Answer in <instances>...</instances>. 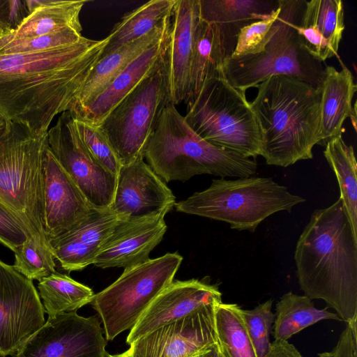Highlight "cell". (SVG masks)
<instances>
[{"label": "cell", "instance_id": "cell-1", "mask_svg": "<svg viewBox=\"0 0 357 357\" xmlns=\"http://www.w3.org/2000/svg\"><path fill=\"white\" fill-rule=\"evenodd\" d=\"M107 42L84 37L47 51L0 56V114L47 132L56 115L70 110Z\"/></svg>", "mask_w": 357, "mask_h": 357}, {"label": "cell", "instance_id": "cell-2", "mask_svg": "<svg viewBox=\"0 0 357 357\" xmlns=\"http://www.w3.org/2000/svg\"><path fill=\"white\" fill-rule=\"evenodd\" d=\"M294 259L305 296L326 301L347 324L357 321V234L340 197L312 213Z\"/></svg>", "mask_w": 357, "mask_h": 357}, {"label": "cell", "instance_id": "cell-3", "mask_svg": "<svg viewBox=\"0 0 357 357\" xmlns=\"http://www.w3.org/2000/svg\"><path fill=\"white\" fill-rule=\"evenodd\" d=\"M250 102L261 127V155L270 165L287 167L313 158L319 141L321 88L285 75L256 86Z\"/></svg>", "mask_w": 357, "mask_h": 357}, {"label": "cell", "instance_id": "cell-4", "mask_svg": "<svg viewBox=\"0 0 357 357\" xmlns=\"http://www.w3.org/2000/svg\"><path fill=\"white\" fill-rule=\"evenodd\" d=\"M144 157L167 183L184 182L205 174L220 178L250 177L257 168L255 160L213 145L197 135L171 102L164 108Z\"/></svg>", "mask_w": 357, "mask_h": 357}, {"label": "cell", "instance_id": "cell-5", "mask_svg": "<svg viewBox=\"0 0 357 357\" xmlns=\"http://www.w3.org/2000/svg\"><path fill=\"white\" fill-rule=\"evenodd\" d=\"M47 132L38 133L6 121L0 136V204L31 236L48 243L44 231V165Z\"/></svg>", "mask_w": 357, "mask_h": 357}, {"label": "cell", "instance_id": "cell-6", "mask_svg": "<svg viewBox=\"0 0 357 357\" xmlns=\"http://www.w3.org/2000/svg\"><path fill=\"white\" fill-rule=\"evenodd\" d=\"M186 102L184 119L200 137L245 157L261 155L262 132L259 121L245 93L229 83L222 68Z\"/></svg>", "mask_w": 357, "mask_h": 357}, {"label": "cell", "instance_id": "cell-7", "mask_svg": "<svg viewBox=\"0 0 357 357\" xmlns=\"http://www.w3.org/2000/svg\"><path fill=\"white\" fill-rule=\"evenodd\" d=\"M305 201L271 178L243 177L213 179L204 190L176 202V211L225 222L239 231L254 232L270 215Z\"/></svg>", "mask_w": 357, "mask_h": 357}, {"label": "cell", "instance_id": "cell-8", "mask_svg": "<svg viewBox=\"0 0 357 357\" xmlns=\"http://www.w3.org/2000/svg\"><path fill=\"white\" fill-rule=\"evenodd\" d=\"M305 3L303 0H280L278 29L264 50L225 60L222 70L234 87L245 93L272 76L285 75L321 88L325 68L307 51L296 29Z\"/></svg>", "mask_w": 357, "mask_h": 357}, {"label": "cell", "instance_id": "cell-9", "mask_svg": "<svg viewBox=\"0 0 357 357\" xmlns=\"http://www.w3.org/2000/svg\"><path fill=\"white\" fill-rule=\"evenodd\" d=\"M183 257L167 253L124 268L109 286L94 294L91 305L103 324L107 340L130 330L153 301L173 281Z\"/></svg>", "mask_w": 357, "mask_h": 357}, {"label": "cell", "instance_id": "cell-10", "mask_svg": "<svg viewBox=\"0 0 357 357\" xmlns=\"http://www.w3.org/2000/svg\"><path fill=\"white\" fill-rule=\"evenodd\" d=\"M169 102L168 78L164 58L99 126L121 165L144 156L149 139Z\"/></svg>", "mask_w": 357, "mask_h": 357}, {"label": "cell", "instance_id": "cell-11", "mask_svg": "<svg viewBox=\"0 0 357 357\" xmlns=\"http://www.w3.org/2000/svg\"><path fill=\"white\" fill-rule=\"evenodd\" d=\"M50 151L95 209L109 208L116 176L102 167L87 151L68 112L59 116L47 131Z\"/></svg>", "mask_w": 357, "mask_h": 357}, {"label": "cell", "instance_id": "cell-12", "mask_svg": "<svg viewBox=\"0 0 357 357\" xmlns=\"http://www.w3.org/2000/svg\"><path fill=\"white\" fill-rule=\"evenodd\" d=\"M98 314L76 312L48 317L12 357H107V340Z\"/></svg>", "mask_w": 357, "mask_h": 357}, {"label": "cell", "instance_id": "cell-13", "mask_svg": "<svg viewBox=\"0 0 357 357\" xmlns=\"http://www.w3.org/2000/svg\"><path fill=\"white\" fill-rule=\"evenodd\" d=\"M45 322L33 282L0 260V356H13Z\"/></svg>", "mask_w": 357, "mask_h": 357}, {"label": "cell", "instance_id": "cell-14", "mask_svg": "<svg viewBox=\"0 0 357 357\" xmlns=\"http://www.w3.org/2000/svg\"><path fill=\"white\" fill-rule=\"evenodd\" d=\"M216 305H205L158 328L130 344L123 355L124 357H192L219 346L215 326Z\"/></svg>", "mask_w": 357, "mask_h": 357}, {"label": "cell", "instance_id": "cell-15", "mask_svg": "<svg viewBox=\"0 0 357 357\" xmlns=\"http://www.w3.org/2000/svg\"><path fill=\"white\" fill-rule=\"evenodd\" d=\"M141 156L121 165L110 209L122 218L166 215L174 206L175 197L166 183Z\"/></svg>", "mask_w": 357, "mask_h": 357}, {"label": "cell", "instance_id": "cell-16", "mask_svg": "<svg viewBox=\"0 0 357 357\" xmlns=\"http://www.w3.org/2000/svg\"><path fill=\"white\" fill-rule=\"evenodd\" d=\"M207 278L173 281L153 301L130 330L126 343L130 345L158 328L205 305L222 303L218 284H211Z\"/></svg>", "mask_w": 357, "mask_h": 357}, {"label": "cell", "instance_id": "cell-17", "mask_svg": "<svg viewBox=\"0 0 357 357\" xmlns=\"http://www.w3.org/2000/svg\"><path fill=\"white\" fill-rule=\"evenodd\" d=\"M94 209L48 147L44 165V231L47 241L77 226Z\"/></svg>", "mask_w": 357, "mask_h": 357}, {"label": "cell", "instance_id": "cell-18", "mask_svg": "<svg viewBox=\"0 0 357 357\" xmlns=\"http://www.w3.org/2000/svg\"><path fill=\"white\" fill-rule=\"evenodd\" d=\"M165 216L158 214L139 218H120L93 265L102 268H127L149 259L151 252L166 232Z\"/></svg>", "mask_w": 357, "mask_h": 357}, {"label": "cell", "instance_id": "cell-19", "mask_svg": "<svg viewBox=\"0 0 357 357\" xmlns=\"http://www.w3.org/2000/svg\"><path fill=\"white\" fill-rule=\"evenodd\" d=\"M199 20V0H176L165 51L170 102L187 100L194 33Z\"/></svg>", "mask_w": 357, "mask_h": 357}, {"label": "cell", "instance_id": "cell-20", "mask_svg": "<svg viewBox=\"0 0 357 357\" xmlns=\"http://www.w3.org/2000/svg\"><path fill=\"white\" fill-rule=\"evenodd\" d=\"M119 219L110 208L94 209L77 226L61 236L48 240L54 259L68 272L80 271L93 264Z\"/></svg>", "mask_w": 357, "mask_h": 357}, {"label": "cell", "instance_id": "cell-21", "mask_svg": "<svg viewBox=\"0 0 357 357\" xmlns=\"http://www.w3.org/2000/svg\"><path fill=\"white\" fill-rule=\"evenodd\" d=\"M169 30L130 63L100 93L77 114L75 117L100 126L111 111L149 75L165 58Z\"/></svg>", "mask_w": 357, "mask_h": 357}, {"label": "cell", "instance_id": "cell-22", "mask_svg": "<svg viewBox=\"0 0 357 357\" xmlns=\"http://www.w3.org/2000/svg\"><path fill=\"white\" fill-rule=\"evenodd\" d=\"M296 29L314 59L322 63L335 56L344 29L342 1H305Z\"/></svg>", "mask_w": 357, "mask_h": 357}, {"label": "cell", "instance_id": "cell-23", "mask_svg": "<svg viewBox=\"0 0 357 357\" xmlns=\"http://www.w3.org/2000/svg\"><path fill=\"white\" fill-rule=\"evenodd\" d=\"M357 86L351 72L346 67L337 70L326 66L321 86L319 145L326 146L332 139L342 135L344 120L350 117Z\"/></svg>", "mask_w": 357, "mask_h": 357}, {"label": "cell", "instance_id": "cell-24", "mask_svg": "<svg viewBox=\"0 0 357 357\" xmlns=\"http://www.w3.org/2000/svg\"><path fill=\"white\" fill-rule=\"evenodd\" d=\"M87 1L25 0L29 15L0 42L31 38L66 29L82 33L79 15Z\"/></svg>", "mask_w": 357, "mask_h": 357}, {"label": "cell", "instance_id": "cell-25", "mask_svg": "<svg viewBox=\"0 0 357 357\" xmlns=\"http://www.w3.org/2000/svg\"><path fill=\"white\" fill-rule=\"evenodd\" d=\"M170 23L171 20L150 33L100 58L75 97L68 112L73 114H77L102 93L130 63L168 31Z\"/></svg>", "mask_w": 357, "mask_h": 357}, {"label": "cell", "instance_id": "cell-26", "mask_svg": "<svg viewBox=\"0 0 357 357\" xmlns=\"http://www.w3.org/2000/svg\"><path fill=\"white\" fill-rule=\"evenodd\" d=\"M234 50L218 24L207 22L199 17L194 33L186 102L195 97L204 83L222 68L225 60Z\"/></svg>", "mask_w": 357, "mask_h": 357}, {"label": "cell", "instance_id": "cell-27", "mask_svg": "<svg viewBox=\"0 0 357 357\" xmlns=\"http://www.w3.org/2000/svg\"><path fill=\"white\" fill-rule=\"evenodd\" d=\"M199 1L200 18L218 24L234 47L242 27L268 17L279 6V0Z\"/></svg>", "mask_w": 357, "mask_h": 357}, {"label": "cell", "instance_id": "cell-28", "mask_svg": "<svg viewBox=\"0 0 357 357\" xmlns=\"http://www.w3.org/2000/svg\"><path fill=\"white\" fill-rule=\"evenodd\" d=\"M176 0H151L126 13L106 37L100 58L139 39L171 20Z\"/></svg>", "mask_w": 357, "mask_h": 357}, {"label": "cell", "instance_id": "cell-29", "mask_svg": "<svg viewBox=\"0 0 357 357\" xmlns=\"http://www.w3.org/2000/svg\"><path fill=\"white\" fill-rule=\"evenodd\" d=\"M276 317L273 324L275 340H287L304 328L323 319L342 321L339 316L327 310L316 308L312 299L291 291L284 294L275 306Z\"/></svg>", "mask_w": 357, "mask_h": 357}, {"label": "cell", "instance_id": "cell-30", "mask_svg": "<svg viewBox=\"0 0 357 357\" xmlns=\"http://www.w3.org/2000/svg\"><path fill=\"white\" fill-rule=\"evenodd\" d=\"M38 289L45 313L50 317L76 312L90 303L95 294L89 287L57 271L39 280Z\"/></svg>", "mask_w": 357, "mask_h": 357}, {"label": "cell", "instance_id": "cell-31", "mask_svg": "<svg viewBox=\"0 0 357 357\" xmlns=\"http://www.w3.org/2000/svg\"><path fill=\"white\" fill-rule=\"evenodd\" d=\"M324 155L336 176L340 198L357 234V163L353 146L347 145L339 135L326 144Z\"/></svg>", "mask_w": 357, "mask_h": 357}, {"label": "cell", "instance_id": "cell-32", "mask_svg": "<svg viewBox=\"0 0 357 357\" xmlns=\"http://www.w3.org/2000/svg\"><path fill=\"white\" fill-rule=\"evenodd\" d=\"M234 303H218L215 307V326L224 357H257L241 314Z\"/></svg>", "mask_w": 357, "mask_h": 357}, {"label": "cell", "instance_id": "cell-33", "mask_svg": "<svg viewBox=\"0 0 357 357\" xmlns=\"http://www.w3.org/2000/svg\"><path fill=\"white\" fill-rule=\"evenodd\" d=\"M14 252L13 268L31 281H39L56 271L50 245L38 236L29 237Z\"/></svg>", "mask_w": 357, "mask_h": 357}, {"label": "cell", "instance_id": "cell-34", "mask_svg": "<svg viewBox=\"0 0 357 357\" xmlns=\"http://www.w3.org/2000/svg\"><path fill=\"white\" fill-rule=\"evenodd\" d=\"M72 116L77 135L87 151L102 167L117 176L121 163L100 126Z\"/></svg>", "mask_w": 357, "mask_h": 357}, {"label": "cell", "instance_id": "cell-35", "mask_svg": "<svg viewBox=\"0 0 357 357\" xmlns=\"http://www.w3.org/2000/svg\"><path fill=\"white\" fill-rule=\"evenodd\" d=\"M280 5L268 17L253 22L242 27L236 38L231 57L256 54L262 52L278 29L277 19Z\"/></svg>", "mask_w": 357, "mask_h": 357}, {"label": "cell", "instance_id": "cell-36", "mask_svg": "<svg viewBox=\"0 0 357 357\" xmlns=\"http://www.w3.org/2000/svg\"><path fill=\"white\" fill-rule=\"evenodd\" d=\"M83 38L81 32L66 29L31 38L0 42V56L47 51L77 43Z\"/></svg>", "mask_w": 357, "mask_h": 357}, {"label": "cell", "instance_id": "cell-37", "mask_svg": "<svg viewBox=\"0 0 357 357\" xmlns=\"http://www.w3.org/2000/svg\"><path fill=\"white\" fill-rule=\"evenodd\" d=\"M273 300L258 305L252 310H243L241 314L257 357H265L270 346V333L275 320L271 311Z\"/></svg>", "mask_w": 357, "mask_h": 357}, {"label": "cell", "instance_id": "cell-38", "mask_svg": "<svg viewBox=\"0 0 357 357\" xmlns=\"http://www.w3.org/2000/svg\"><path fill=\"white\" fill-rule=\"evenodd\" d=\"M30 236L24 225L0 204V243L15 252Z\"/></svg>", "mask_w": 357, "mask_h": 357}, {"label": "cell", "instance_id": "cell-39", "mask_svg": "<svg viewBox=\"0 0 357 357\" xmlns=\"http://www.w3.org/2000/svg\"><path fill=\"white\" fill-rule=\"evenodd\" d=\"M319 357H357V321L348 324L340 334L336 346Z\"/></svg>", "mask_w": 357, "mask_h": 357}, {"label": "cell", "instance_id": "cell-40", "mask_svg": "<svg viewBox=\"0 0 357 357\" xmlns=\"http://www.w3.org/2000/svg\"><path fill=\"white\" fill-rule=\"evenodd\" d=\"M29 14L25 1L0 0V15L11 30L18 26Z\"/></svg>", "mask_w": 357, "mask_h": 357}, {"label": "cell", "instance_id": "cell-41", "mask_svg": "<svg viewBox=\"0 0 357 357\" xmlns=\"http://www.w3.org/2000/svg\"><path fill=\"white\" fill-rule=\"evenodd\" d=\"M265 357H303L298 349L287 340H274Z\"/></svg>", "mask_w": 357, "mask_h": 357}, {"label": "cell", "instance_id": "cell-42", "mask_svg": "<svg viewBox=\"0 0 357 357\" xmlns=\"http://www.w3.org/2000/svg\"><path fill=\"white\" fill-rule=\"evenodd\" d=\"M221 356H222V353H221L220 347L218 346V347H213V349H211L204 353L194 356L192 357H221Z\"/></svg>", "mask_w": 357, "mask_h": 357}, {"label": "cell", "instance_id": "cell-43", "mask_svg": "<svg viewBox=\"0 0 357 357\" xmlns=\"http://www.w3.org/2000/svg\"><path fill=\"white\" fill-rule=\"evenodd\" d=\"M11 31L10 28L5 23L0 15V38L8 35Z\"/></svg>", "mask_w": 357, "mask_h": 357}, {"label": "cell", "instance_id": "cell-44", "mask_svg": "<svg viewBox=\"0 0 357 357\" xmlns=\"http://www.w3.org/2000/svg\"><path fill=\"white\" fill-rule=\"evenodd\" d=\"M355 131H356V102H354L353 112L350 116Z\"/></svg>", "mask_w": 357, "mask_h": 357}, {"label": "cell", "instance_id": "cell-45", "mask_svg": "<svg viewBox=\"0 0 357 357\" xmlns=\"http://www.w3.org/2000/svg\"><path fill=\"white\" fill-rule=\"evenodd\" d=\"M6 125V120L0 114V136L3 132Z\"/></svg>", "mask_w": 357, "mask_h": 357}, {"label": "cell", "instance_id": "cell-46", "mask_svg": "<svg viewBox=\"0 0 357 357\" xmlns=\"http://www.w3.org/2000/svg\"><path fill=\"white\" fill-rule=\"evenodd\" d=\"M107 357H124V356L123 355V354H115V355L109 354Z\"/></svg>", "mask_w": 357, "mask_h": 357}, {"label": "cell", "instance_id": "cell-47", "mask_svg": "<svg viewBox=\"0 0 357 357\" xmlns=\"http://www.w3.org/2000/svg\"><path fill=\"white\" fill-rule=\"evenodd\" d=\"M221 357H224L222 354Z\"/></svg>", "mask_w": 357, "mask_h": 357}]
</instances>
